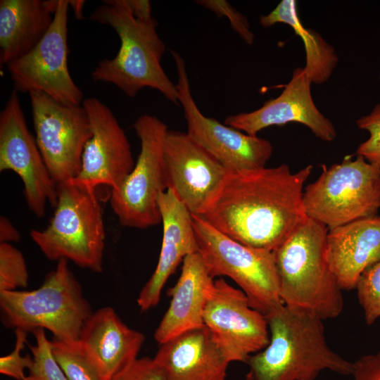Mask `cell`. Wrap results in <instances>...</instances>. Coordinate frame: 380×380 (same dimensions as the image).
Wrapping results in <instances>:
<instances>
[{
  "instance_id": "obj_1",
  "label": "cell",
  "mask_w": 380,
  "mask_h": 380,
  "mask_svg": "<svg viewBox=\"0 0 380 380\" xmlns=\"http://www.w3.org/2000/svg\"><path fill=\"white\" fill-rule=\"evenodd\" d=\"M308 165L292 172L286 164L229 172L212 205L201 216L244 245L275 251L307 219L303 185Z\"/></svg>"
},
{
  "instance_id": "obj_2",
  "label": "cell",
  "mask_w": 380,
  "mask_h": 380,
  "mask_svg": "<svg viewBox=\"0 0 380 380\" xmlns=\"http://www.w3.org/2000/svg\"><path fill=\"white\" fill-rule=\"evenodd\" d=\"M270 341L246 360V380H314L330 370L353 372V362L328 345L322 319L281 304L265 316Z\"/></svg>"
},
{
  "instance_id": "obj_3",
  "label": "cell",
  "mask_w": 380,
  "mask_h": 380,
  "mask_svg": "<svg viewBox=\"0 0 380 380\" xmlns=\"http://www.w3.org/2000/svg\"><path fill=\"white\" fill-rule=\"evenodd\" d=\"M103 2L89 19L110 26L119 36L120 47L113 58L99 61L91 72L92 80L111 83L130 98L144 88H151L179 104L176 84L160 63L165 46L157 32L156 21L135 18L125 0Z\"/></svg>"
},
{
  "instance_id": "obj_4",
  "label": "cell",
  "mask_w": 380,
  "mask_h": 380,
  "mask_svg": "<svg viewBox=\"0 0 380 380\" xmlns=\"http://www.w3.org/2000/svg\"><path fill=\"white\" fill-rule=\"evenodd\" d=\"M328 231L308 217L274 251L283 303L322 320L337 317L344 306L342 289L327 258Z\"/></svg>"
},
{
  "instance_id": "obj_5",
  "label": "cell",
  "mask_w": 380,
  "mask_h": 380,
  "mask_svg": "<svg viewBox=\"0 0 380 380\" xmlns=\"http://www.w3.org/2000/svg\"><path fill=\"white\" fill-rule=\"evenodd\" d=\"M57 262L37 289L0 292L1 322L6 327L27 333L44 329L59 340L79 339L93 311L68 260Z\"/></svg>"
},
{
  "instance_id": "obj_6",
  "label": "cell",
  "mask_w": 380,
  "mask_h": 380,
  "mask_svg": "<svg viewBox=\"0 0 380 380\" xmlns=\"http://www.w3.org/2000/svg\"><path fill=\"white\" fill-rule=\"evenodd\" d=\"M55 208L45 229L30 230L32 241L50 260H70L101 272L106 234L95 189L72 179L60 184Z\"/></svg>"
},
{
  "instance_id": "obj_7",
  "label": "cell",
  "mask_w": 380,
  "mask_h": 380,
  "mask_svg": "<svg viewBox=\"0 0 380 380\" xmlns=\"http://www.w3.org/2000/svg\"><path fill=\"white\" fill-rule=\"evenodd\" d=\"M318 179L303 191L308 218L329 229L376 216L380 208V167L362 156H347L338 164L322 165Z\"/></svg>"
},
{
  "instance_id": "obj_8",
  "label": "cell",
  "mask_w": 380,
  "mask_h": 380,
  "mask_svg": "<svg viewBox=\"0 0 380 380\" xmlns=\"http://www.w3.org/2000/svg\"><path fill=\"white\" fill-rule=\"evenodd\" d=\"M191 215L199 253L213 277L232 279L246 295L251 305L265 316L284 304L274 251L244 245L200 216Z\"/></svg>"
},
{
  "instance_id": "obj_9",
  "label": "cell",
  "mask_w": 380,
  "mask_h": 380,
  "mask_svg": "<svg viewBox=\"0 0 380 380\" xmlns=\"http://www.w3.org/2000/svg\"><path fill=\"white\" fill-rule=\"evenodd\" d=\"M140 140L135 165L121 185L110 191V204L121 225L144 229L161 222L158 198L168 189L164 160L167 126L143 114L132 125Z\"/></svg>"
},
{
  "instance_id": "obj_10",
  "label": "cell",
  "mask_w": 380,
  "mask_h": 380,
  "mask_svg": "<svg viewBox=\"0 0 380 380\" xmlns=\"http://www.w3.org/2000/svg\"><path fill=\"white\" fill-rule=\"evenodd\" d=\"M29 96L35 139L52 178L57 185L75 178L92 135L85 108L60 103L42 92Z\"/></svg>"
},
{
  "instance_id": "obj_11",
  "label": "cell",
  "mask_w": 380,
  "mask_h": 380,
  "mask_svg": "<svg viewBox=\"0 0 380 380\" xmlns=\"http://www.w3.org/2000/svg\"><path fill=\"white\" fill-rule=\"evenodd\" d=\"M170 52L176 66L178 101L187 134L230 172L265 167L273 151L271 143L204 115L192 96L184 59L179 53Z\"/></svg>"
},
{
  "instance_id": "obj_12",
  "label": "cell",
  "mask_w": 380,
  "mask_h": 380,
  "mask_svg": "<svg viewBox=\"0 0 380 380\" xmlns=\"http://www.w3.org/2000/svg\"><path fill=\"white\" fill-rule=\"evenodd\" d=\"M69 0H58L53 23L39 44L24 56L6 65L18 92H42L65 105H82V91L68 68Z\"/></svg>"
},
{
  "instance_id": "obj_13",
  "label": "cell",
  "mask_w": 380,
  "mask_h": 380,
  "mask_svg": "<svg viewBox=\"0 0 380 380\" xmlns=\"http://www.w3.org/2000/svg\"><path fill=\"white\" fill-rule=\"evenodd\" d=\"M6 170L22 179L25 202L35 216H44L47 203L56 207L58 185L28 129L15 89L0 113V172Z\"/></svg>"
},
{
  "instance_id": "obj_14",
  "label": "cell",
  "mask_w": 380,
  "mask_h": 380,
  "mask_svg": "<svg viewBox=\"0 0 380 380\" xmlns=\"http://www.w3.org/2000/svg\"><path fill=\"white\" fill-rule=\"evenodd\" d=\"M203 322L229 362H246L270 341L265 315L251 305L241 290L222 278L215 280Z\"/></svg>"
},
{
  "instance_id": "obj_15",
  "label": "cell",
  "mask_w": 380,
  "mask_h": 380,
  "mask_svg": "<svg viewBox=\"0 0 380 380\" xmlns=\"http://www.w3.org/2000/svg\"><path fill=\"white\" fill-rule=\"evenodd\" d=\"M164 160L168 189L196 216L212 205L230 172L186 132L177 130L166 134Z\"/></svg>"
},
{
  "instance_id": "obj_16",
  "label": "cell",
  "mask_w": 380,
  "mask_h": 380,
  "mask_svg": "<svg viewBox=\"0 0 380 380\" xmlns=\"http://www.w3.org/2000/svg\"><path fill=\"white\" fill-rule=\"evenodd\" d=\"M91 125L78 175L72 180L92 189L106 185L118 189L135 163L129 141L111 110L95 97L82 102Z\"/></svg>"
},
{
  "instance_id": "obj_17",
  "label": "cell",
  "mask_w": 380,
  "mask_h": 380,
  "mask_svg": "<svg viewBox=\"0 0 380 380\" xmlns=\"http://www.w3.org/2000/svg\"><path fill=\"white\" fill-rule=\"evenodd\" d=\"M311 83L304 67L296 68L279 96L267 101L253 111L228 115L224 124L257 136L268 127L295 122L307 126L319 139L331 141L336 137L335 127L315 106Z\"/></svg>"
},
{
  "instance_id": "obj_18",
  "label": "cell",
  "mask_w": 380,
  "mask_h": 380,
  "mask_svg": "<svg viewBox=\"0 0 380 380\" xmlns=\"http://www.w3.org/2000/svg\"><path fill=\"white\" fill-rule=\"evenodd\" d=\"M163 224V240L156 267L137 298L141 310L159 303L161 291L177 266L189 255L199 252L192 215L177 196L167 189L158 198Z\"/></svg>"
},
{
  "instance_id": "obj_19",
  "label": "cell",
  "mask_w": 380,
  "mask_h": 380,
  "mask_svg": "<svg viewBox=\"0 0 380 380\" xmlns=\"http://www.w3.org/2000/svg\"><path fill=\"white\" fill-rule=\"evenodd\" d=\"M78 340L103 380H111L138 358L145 336L128 327L113 308L103 307L93 312Z\"/></svg>"
},
{
  "instance_id": "obj_20",
  "label": "cell",
  "mask_w": 380,
  "mask_h": 380,
  "mask_svg": "<svg viewBox=\"0 0 380 380\" xmlns=\"http://www.w3.org/2000/svg\"><path fill=\"white\" fill-rule=\"evenodd\" d=\"M181 274L167 291L168 309L155 331L154 338L163 344L186 331L204 327L203 314L215 280L199 252L187 255Z\"/></svg>"
},
{
  "instance_id": "obj_21",
  "label": "cell",
  "mask_w": 380,
  "mask_h": 380,
  "mask_svg": "<svg viewBox=\"0 0 380 380\" xmlns=\"http://www.w3.org/2000/svg\"><path fill=\"white\" fill-rule=\"evenodd\" d=\"M153 359L168 380H225L229 363L205 326L161 344Z\"/></svg>"
},
{
  "instance_id": "obj_22",
  "label": "cell",
  "mask_w": 380,
  "mask_h": 380,
  "mask_svg": "<svg viewBox=\"0 0 380 380\" xmlns=\"http://www.w3.org/2000/svg\"><path fill=\"white\" fill-rule=\"evenodd\" d=\"M326 254L342 290L355 289L362 274L380 260V217L363 218L329 229Z\"/></svg>"
},
{
  "instance_id": "obj_23",
  "label": "cell",
  "mask_w": 380,
  "mask_h": 380,
  "mask_svg": "<svg viewBox=\"0 0 380 380\" xmlns=\"http://www.w3.org/2000/svg\"><path fill=\"white\" fill-rule=\"evenodd\" d=\"M58 0L0 1V61L8 63L31 51L51 27Z\"/></svg>"
},
{
  "instance_id": "obj_24",
  "label": "cell",
  "mask_w": 380,
  "mask_h": 380,
  "mask_svg": "<svg viewBox=\"0 0 380 380\" xmlns=\"http://www.w3.org/2000/svg\"><path fill=\"white\" fill-rule=\"evenodd\" d=\"M279 23L291 26L302 39L306 53L304 68L311 82L317 84L326 82L337 64L338 57L334 48L319 34L302 25L296 1L282 0L270 13L260 18V23L265 27Z\"/></svg>"
},
{
  "instance_id": "obj_25",
  "label": "cell",
  "mask_w": 380,
  "mask_h": 380,
  "mask_svg": "<svg viewBox=\"0 0 380 380\" xmlns=\"http://www.w3.org/2000/svg\"><path fill=\"white\" fill-rule=\"evenodd\" d=\"M51 348L68 380H103L79 340L66 341L53 338Z\"/></svg>"
},
{
  "instance_id": "obj_26",
  "label": "cell",
  "mask_w": 380,
  "mask_h": 380,
  "mask_svg": "<svg viewBox=\"0 0 380 380\" xmlns=\"http://www.w3.org/2000/svg\"><path fill=\"white\" fill-rule=\"evenodd\" d=\"M33 334L36 344L30 346L33 363L25 380H68L52 355L44 329H37Z\"/></svg>"
},
{
  "instance_id": "obj_27",
  "label": "cell",
  "mask_w": 380,
  "mask_h": 380,
  "mask_svg": "<svg viewBox=\"0 0 380 380\" xmlns=\"http://www.w3.org/2000/svg\"><path fill=\"white\" fill-rule=\"evenodd\" d=\"M28 277L23 253L11 243H0V292L25 288Z\"/></svg>"
},
{
  "instance_id": "obj_28",
  "label": "cell",
  "mask_w": 380,
  "mask_h": 380,
  "mask_svg": "<svg viewBox=\"0 0 380 380\" xmlns=\"http://www.w3.org/2000/svg\"><path fill=\"white\" fill-rule=\"evenodd\" d=\"M355 289L365 320L372 324L380 317V260L362 274Z\"/></svg>"
},
{
  "instance_id": "obj_29",
  "label": "cell",
  "mask_w": 380,
  "mask_h": 380,
  "mask_svg": "<svg viewBox=\"0 0 380 380\" xmlns=\"http://www.w3.org/2000/svg\"><path fill=\"white\" fill-rule=\"evenodd\" d=\"M357 125L360 129L367 130L369 137L359 145L356 154L380 167V103L369 114L358 119Z\"/></svg>"
},
{
  "instance_id": "obj_30",
  "label": "cell",
  "mask_w": 380,
  "mask_h": 380,
  "mask_svg": "<svg viewBox=\"0 0 380 380\" xmlns=\"http://www.w3.org/2000/svg\"><path fill=\"white\" fill-rule=\"evenodd\" d=\"M27 332L22 329H15V343L14 349L9 354L0 358V373L16 380H25V369H29L33 363L30 355L22 356V350L27 343Z\"/></svg>"
},
{
  "instance_id": "obj_31",
  "label": "cell",
  "mask_w": 380,
  "mask_h": 380,
  "mask_svg": "<svg viewBox=\"0 0 380 380\" xmlns=\"http://www.w3.org/2000/svg\"><path fill=\"white\" fill-rule=\"evenodd\" d=\"M195 2L213 12L218 17L227 18L233 30L248 44H253L255 36L250 30L247 18L229 2L225 0H198Z\"/></svg>"
},
{
  "instance_id": "obj_32",
  "label": "cell",
  "mask_w": 380,
  "mask_h": 380,
  "mask_svg": "<svg viewBox=\"0 0 380 380\" xmlns=\"http://www.w3.org/2000/svg\"><path fill=\"white\" fill-rule=\"evenodd\" d=\"M111 380H168L163 369L149 357L137 358Z\"/></svg>"
},
{
  "instance_id": "obj_33",
  "label": "cell",
  "mask_w": 380,
  "mask_h": 380,
  "mask_svg": "<svg viewBox=\"0 0 380 380\" xmlns=\"http://www.w3.org/2000/svg\"><path fill=\"white\" fill-rule=\"evenodd\" d=\"M353 380H380V350L353 362Z\"/></svg>"
},
{
  "instance_id": "obj_34",
  "label": "cell",
  "mask_w": 380,
  "mask_h": 380,
  "mask_svg": "<svg viewBox=\"0 0 380 380\" xmlns=\"http://www.w3.org/2000/svg\"><path fill=\"white\" fill-rule=\"evenodd\" d=\"M132 15L140 20H150L151 16V4L148 0H125Z\"/></svg>"
},
{
  "instance_id": "obj_35",
  "label": "cell",
  "mask_w": 380,
  "mask_h": 380,
  "mask_svg": "<svg viewBox=\"0 0 380 380\" xmlns=\"http://www.w3.org/2000/svg\"><path fill=\"white\" fill-rule=\"evenodd\" d=\"M20 234L5 216L0 217V243L18 242Z\"/></svg>"
},
{
  "instance_id": "obj_36",
  "label": "cell",
  "mask_w": 380,
  "mask_h": 380,
  "mask_svg": "<svg viewBox=\"0 0 380 380\" xmlns=\"http://www.w3.org/2000/svg\"><path fill=\"white\" fill-rule=\"evenodd\" d=\"M84 2V1L81 0H69V6L72 8L74 14L77 19H82L83 18Z\"/></svg>"
}]
</instances>
